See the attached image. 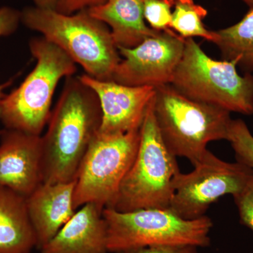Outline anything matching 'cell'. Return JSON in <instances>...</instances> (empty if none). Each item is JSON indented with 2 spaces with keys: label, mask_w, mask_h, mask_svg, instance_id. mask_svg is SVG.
Here are the masks:
<instances>
[{
  "label": "cell",
  "mask_w": 253,
  "mask_h": 253,
  "mask_svg": "<svg viewBox=\"0 0 253 253\" xmlns=\"http://www.w3.org/2000/svg\"><path fill=\"white\" fill-rule=\"evenodd\" d=\"M101 122L102 111L96 93L79 77L66 78L47 130L41 136L42 183L76 180Z\"/></svg>",
  "instance_id": "6da1fadb"
},
{
  "label": "cell",
  "mask_w": 253,
  "mask_h": 253,
  "mask_svg": "<svg viewBox=\"0 0 253 253\" xmlns=\"http://www.w3.org/2000/svg\"><path fill=\"white\" fill-rule=\"evenodd\" d=\"M21 22L59 46L86 74L99 81H112L121 61L110 28L91 16L87 9L72 14L29 6L21 11Z\"/></svg>",
  "instance_id": "7a4b0ae2"
},
{
  "label": "cell",
  "mask_w": 253,
  "mask_h": 253,
  "mask_svg": "<svg viewBox=\"0 0 253 253\" xmlns=\"http://www.w3.org/2000/svg\"><path fill=\"white\" fill-rule=\"evenodd\" d=\"M154 115L160 134L174 156L199 164L211 141L226 140L233 120L226 110L194 101L170 84L156 87Z\"/></svg>",
  "instance_id": "3957f363"
},
{
  "label": "cell",
  "mask_w": 253,
  "mask_h": 253,
  "mask_svg": "<svg viewBox=\"0 0 253 253\" xmlns=\"http://www.w3.org/2000/svg\"><path fill=\"white\" fill-rule=\"evenodd\" d=\"M30 50L36 66L21 85L5 95L0 120L5 129L41 136L51 116V105L60 80L73 76L76 63L43 37L33 38Z\"/></svg>",
  "instance_id": "277c9868"
},
{
  "label": "cell",
  "mask_w": 253,
  "mask_h": 253,
  "mask_svg": "<svg viewBox=\"0 0 253 253\" xmlns=\"http://www.w3.org/2000/svg\"><path fill=\"white\" fill-rule=\"evenodd\" d=\"M154 104V98L141 124L135 159L109 207L119 212L167 209L172 201L174 179L181 172L176 156L166 147L160 134Z\"/></svg>",
  "instance_id": "5b68a950"
},
{
  "label": "cell",
  "mask_w": 253,
  "mask_h": 253,
  "mask_svg": "<svg viewBox=\"0 0 253 253\" xmlns=\"http://www.w3.org/2000/svg\"><path fill=\"white\" fill-rule=\"evenodd\" d=\"M237 66L236 60L212 59L193 38H188L170 84L190 99L251 116L253 76H241Z\"/></svg>",
  "instance_id": "8992f818"
},
{
  "label": "cell",
  "mask_w": 253,
  "mask_h": 253,
  "mask_svg": "<svg viewBox=\"0 0 253 253\" xmlns=\"http://www.w3.org/2000/svg\"><path fill=\"white\" fill-rule=\"evenodd\" d=\"M107 227L108 252L162 246H190L207 248L211 243L212 219L204 217L187 220L169 208H149L119 212L103 210Z\"/></svg>",
  "instance_id": "52a82bcc"
},
{
  "label": "cell",
  "mask_w": 253,
  "mask_h": 253,
  "mask_svg": "<svg viewBox=\"0 0 253 253\" xmlns=\"http://www.w3.org/2000/svg\"><path fill=\"white\" fill-rule=\"evenodd\" d=\"M140 128L126 133L99 131L89 145L76 178L73 206L111 207L137 154Z\"/></svg>",
  "instance_id": "ba28073f"
},
{
  "label": "cell",
  "mask_w": 253,
  "mask_h": 253,
  "mask_svg": "<svg viewBox=\"0 0 253 253\" xmlns=\"http://www.w3.org/2000/svg\"><path fill=\"white\" fill-rule=\"evenodd\" d=\"M253 178L249 168L226 162L209 151L192 172L176 176L169 208L187 220L204 217L211 205L226 195L239 194Z\"/></svg>",
  "instance_id": "9c48e42d"
},
{
  "label": "cell",
  "mask_w": 253,
  "mask_h": 253,
  "mask_svg": "<svg viewBox=\"0 0 253 253\" xmlns=\"http://www.w3.org/2000/svg\"><path fill=\"white\" fill-rule=\"evenodd\" d=\"M185 39L177 33L160 32L131 49L120 48L121 59L112 81L124 85L154 87L170 84L182 57Z\"/></svg>",
  "instance_id": "30bf717a"
},
{
  "label": "cell",
  "mask_w": 253,
  "mask_h": 253,
  "mask_svg": "<svg viewBox=\"0 0 253 253\" xmlns=\"http://www.w3.org/2000/svg\"><path fill=\"white\" fill-rule=\"evenodd\" d=\"M79 78L99 98L102 111L99 131L126 133L141 127L156 88L124 85L114 81H99L86 74Z\"/></svg>",
  "instance_id": "8fae6325"
},
{
  "label": "cell",
  "mask_w": 253,
  "mask_h": 253,
  "mask_svg": "<svg viewBox=\"0 0 253 253\" xmlns=\"http://www.w3.org/2000/svg\"><path fill=\"white\" fill-rule=\"evenodd\" d=\"M0 136V186L27 198L42 183L41 136L5 129Z\"/></svg>",
  "instance_id": "7c38bea8"
},
{
  "label": "cell",
  "mask_w": 253,
  "mask_h": 253,
  "mask_svg": "<svg viewBox=\"0 0 253 253\" xmlns=\"http://www.w3.org/2000/svg\"><path fill=\"white\" fill-rule=\"evenodd\" d=\"M76 180L54 184L42 183L26 198L28 214L40 249L76 212L73 206Z\"/></svg>",
  "instance_id": "4fadbf2b"
},
{
  "label": "cell",
  "mask_w": 253,
  "mask_h": 253,
  "mask_svg": "<svg viewBox=\"0 0 253 253\" xmlns=\"http://www.w3.org/2000/svg\"><path fill=\"white\" fill-rule=\"evenodd\" d=\"M104 209L96 204L82 206L41 248V253H109Z\"/></svg>",
  "instance_id": "5bb4252c"
},
{
  "label": "cell",
  "mask_w": 253,
  "mask_h": 253,
  "mask_svg": "<svg viewBox=\"0 0 253 253\" xmlns=\"http://www.w3.org/2000/svg\"><path fill=\"white\" fill-rule=\"evenodd\" d=\"M93 17L110 27L118 49H131L146 38L156 36L146 24L141 0H106L104 4L88 8Z\"/></svg>",
  "instance_id": "9a60e30c"
},
{
  "label": "cell",
  "mask_w": 253,
  "mask_h": 253,
  "mask_svg": "<svg viewBox=\"0 0 253 253\" xmlns=\"http://www.w3.org/2000/svg\"><path fill=\"white\" fill-rule=\"evenodd\" d=\"M37 246L26 197L0 186V253H31Z\"/></svg>",
  "instance_id": "2e32d148"
},
{
  "label": "cell",
  "mask_w": 253,
  "mask_h": 253,
  "mask_svg": "<svg viewBox=\"0 0 253 253\" xmlns=\"http://www.w3.org/2000/svg\"><path fill=\"white\" fill-rule=\"evenodd\" d=\"M214 44L223 60H236L244 71H253V7L236 24L216 31Z\"/></svg>",
  "instance_id": "e0dca14e"
},
{
  "label": "cell",
  "mask_w": 253,
  "mask_h": 253,
  "mask_svg": "<svg viewBox=\"0 0 253 253\" xmlns=\"http://www.w3.org/2000/svg\"><path fill=\"white\" fill-rule=\"evenodd\" d=\"M170 28L184 39L201 37L215 43L217 39L216 31H211L205 26L204 19L207 10L196 4L194 0H173Z\"/></svg>",
  "instance_id": "ac0fdd59"
},
{
  "label": "cell",
  "mask_w": 253,
  "mask_h": 253,
  "mask_svg": "<svg viewBox=\"0 0 253 253\" xmlns=\"http://www.w3.org/2000/svg\"><path fill=\"white\" fill-rule=\"evenodd\" d=\"M228 141L235 154L237 162L253 170V135L242 120H233Z\"/></svg>",
  "instance_id": "d6986e66"
},
{
  "label": "cell",
  "mask_w": 253,
  "mask_h": 253,
  "mask_svg": "<svg viewBox=\"0 0 253 253\" xmlns=\"http://www.w3.org/2000/svg\"><path fill=\"white\" fill-rule=\"evenodd\" d=\"M145 21L159 32L174 33L170 28L173 0H141Z\"/></svg>",
  "instance_id": "ffe728a7"
},
{
  "label": "cell",
  "mask_w": 253,
  "mask_h": 253,
  "mask_svg": "<svg viewBox=\"0 0 253 253\" xmlns=\"http://www.w3.org/2000/svg\"><path fill=\"white\" fill-rule=\"evenodd\" d=\"M241 224L253 232V178L239 194L233 196Z\"/></svg>",
  "instance_id": "44dd1931"
},
{
  "label": "cell",
  "mask_w": 253,
  "mask_h": 253,
  "mask_svg": "<svg viewBox=\"0 0 253 253\" xmlns=\"http://www.w3.org/2000/svg\"><path fill=\"white\" fill-rule=\"evenodd\" d=\"M21 21V11L9 7H0V38L8 36L17 30ZM6 84H0V116H1V101L5 95L2 90Z\"/></svg>",
  "instance_id": "7402d4cb"
},
{
  "label": "cell",
  "mask_w": 253,
  "mask_h": 253,
  "mask_svg": "<svg viewBox=\"0 0 253 253\" xmlns=\"http://www.w3.org/2000/svg\"><path fill=\"white\" fill-rule=\"evenodd\" d=\"M106 0H59L56 11L64 14H72L81 10L104 4Z\"/></svg>",
  "instance_id": "603a6c76"
},
{
  "label": "cell",
  "mask_w": 253,
  "mask_h": 253,
  "mask_svg": "<svg viewBox=\"0 0 253 253\" xmlns=\"http://www.w3.org/2000/svg\"><path fill=\"white\" fill-rule=\"evenodd\" d=\"M117 253H200L199 249L190 246H151Z\"/></svg>",
  "instance_id": "cb8c5ba5"
},
{
  "label": "cell",
  "mask_w": 253,
  "mask_h": 253,
  "mask_svg": "<svg viewBox=\"0 0 253 253\" xmlns=\"http://www.w3.org/2000/svg\"><path fill=\"white\" fill-rule=\"evenodd\" d=\"M35 6L41 9L56 10L59 0H33Z\"/></svg>",
  "instance_id": "d4e9b609"
},
{
  "label": "cell",
  "mask_w": 253,
  "mask_h": 253,
  "mask_svg": "<svg viewBox=\"0 0 253 253\" xmlns=\"http://www.w3.org/2000/svg\"><path fill=\"white\" fill-rule=\"evenodd\" d=\"M242 1H244L249 6V8L253 7V0H242Z\"/></svg>",
  "instance_id": "484cf974"
},
{
  "label": "cell",
  "mask_w": 253,
  "mask_h": 253,
  "mask_svg": "<svg viewBox=\"0 0 253 253\" xmlns=\"http://www.w3.org/2000/svg\"><path fill=\"white\" fill-rule=\"evenodd\" d=\"M3 130H0V136H1V133H2Z\"/></svg>",
  "instance_id": "4316f807"
}]
</instances>
